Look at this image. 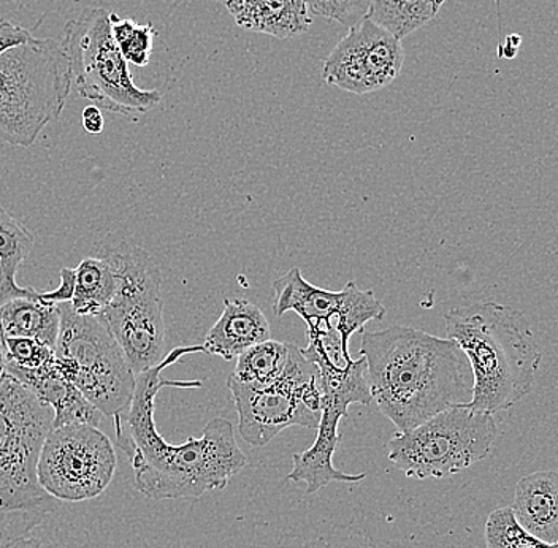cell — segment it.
Here are the masks:
<instances>
[{"instance_id": "obj_1", "label": "cell", "mask_w": 558, "mask_h": 548, "mask_svg": "<svg viewBox=\"0 0 558 548\" xmlns=\"http://www.w3.org/2000/svg\"><path fill=\"white\" fill-rule=\"evenodd\" d=\"M197 352L204 348H174L155 368L140 373L129 410L113 418L117 446L132 464L135 488L155 501L198 499L208 491L225 490L247 463L236 445L235 428L226 418H213L201 438H190L183 445H170L157 431L155 411L160 390L202 387L201 380L163 379V369Z\"/></svg>"}, {"instance_id": "obj_2", "label": "cell", "mask_w": 558, "mask_h": 548, "mask_svg": "<svg viewBox=\"0 0 558 548\" xmlns=\"http://www.w3.org/2000/svg\"><path fill=\"white\" fill-rule=\"evenodd\" d=\"M361 355L372 400L399 431L470 403L469 361L449 338L404 326L362 331Z\"/></svg>"}, {"instance_id": "obj_3", "label": "cell", "mask_w": 558, "mask_h": 548, "mask_svg": "<svg viewBox=\"0 0 558 548\" xmlns=\"http://www.w3.org/2000/svg\"><path fill=\"white\" fill-rule=\"evenodd\" d=\"M445 324L449 340L469 361L470 407L497 414L530 393L543 352L522 313L497 302H476L448 310Z\"/></svg>"}, {"instance_id": "obj_4", "label": "cell", "mask_w": 558, "mask_h": 548, "mask_svg": "<svg viewBox=\"0 0 558 548\" xmlns=\"http://www.w3.org/2000/svg\"><path fill=\"white\" fill-rule=\"evenodd\" d=\"M54 414L12 376L0 382V540L26 536L58 509L37 462Z\"/></svg>"}, {"instance_id": "obj_5", "label": "cell", "mask_w": 558, "mask_h": 548, "mask_svg": "<svg viewBox=\"0 0 558 548\" xmlns=\"http://www.w3.org/2000/svg\"><path fill=\"white\" fill-rule=\"evenodd\" d=\"M72 90L61 41L31 38L0 54V143L29 148L58 120Z\"/></svg>"}, {"instance_id": "obj_6", "label": "cell", "mask_w": 558, "mask_h": 548, "mask_svg": "<svg viewBox=\"0 0 558 548\" xmlns=\"http://www.w3.org/2000/svg\"><path fill=\"white\" fill-rule=\"evenodd\" d=\"M97 254L108 258L118 278L117 293L99 319L110 328L135 376L166 357V320L156 258L128 241L107 243Z\"/></svg>"}, {"instance_id": "obj_7", "label": "cell", "mask_w": 558, "mask_h": 548, "mask_svg": "<svg viewBox=\"0 0 558 548\" xmlns=\"http://www.w3.org/2000/svg\"><path fill=\"white\" fill-rule=\"evenodd\" d=\"M68 56L72 87L100 110L138 118L162 100V93L142 89L132 78L105 9H86L65 24L61 40Z\"/></svg>"}, {"instance_id": "obj_8", "label": "cell", "mask_w": 558, "mask_h": 548, "mask_svg": "<svg viewBox=\"0 0 558 548\" xmlns=\"http://www.w3.org/2000/svg\"><path fill=\"white\" fill-rule=\"evenodd\" d=\"M497 436L494 414L456 404L416 428L397 433L387 445V456L413 479H446L486 460Z\"/></svg>"}, {"instance_id": "obj_9", "label": "cell", "mask_w": 558, "mask_h": 548, "mask_svg": "<svg viewBox=\"0 0 558 548\" xmlns=\"http://www.w3.org/2000/svg\"><path fill=\"white\" fill-rule=\"evenodd\" d=\"M58 309L54 354L62 375L104 415L124 414L137 376L110 328L99 317L75 313L70 303H61Z\"/></svg>"}, {"instance_id": "obj_10", "label": "cell", "mask_w": 558, "mask_h": 548, "mask_svg": "<svg viewBox=\"0 0 558 548\" xmlns=\"http://www.w3.org/2000/svg\"><path fill=\"white\" fill-rule=\"evenodd\" d=\"M274 310L278 317L295 313L308 327L310 343L326 355L335 366H347L349 340L362 333L368 322H379L386 308L373 291H362L354 281L341 291H326L303 278L299 268H292L274 282Z\"/></svg>"}, {"instance_id": "obj_11", "label": "cell", "mask_w": 558, "mask_h": 548, "mask_svg": "<svg viewBox=\"0 0 558 548\" xmlns=\"http://www.w3.org/2000/svg\"><path fill=\"white\" fill-rule=\"evenodd\" d=\"M235 401L239 433L246 445L264 447L291 427L316 429L320 422L319 368L291 345L284 372L268 386L227 379Z\"/></svg>"}, {"instance_id": "obj_12", "label": "cell", "mask_w": 558, "mask_h": 548, "mask_svg": "<svg viewBox=\"0 0 558 548\" xmlns=\"http://www.w3.org/2000/svg\"><path fill=\"white\" fill-rule=\"evenodd\" d=\"M310 362L319 368L320 422L314 445L305 452L292 455V467L288 480L306 485V495H314L333 482L357 484L366 474H347L333 466L335 450L340 445L338 431L341 418L348 417L351 404L369 406L373 403L365 379L364 355L340 368L317 352H303Z\"/></svg>"}, {"instance_id": "obj_13", "label": "cell", "mask_w": 558, "mask_h": 548, "mask_svg": "<svg viewBox=\"0 0 558 548\" xmlns=\"http://www.w3.org/2000/svg\"><path fill=\"white\" fill-rule=\"evenodd\" d=\"M110 438L89 425L51 428L37 462L38 484L58 501L82 502L100 497L117 473Z\"/></svg>"}, {"instance_id": "obj_14", "label": "cell", "mask_w": 558, "mask_h": 548, "mask_svg": "<svg viewBox=\"0 0 558 548\" xmlns=\"http://www.w3.org/2000/svg\"><path fill=\"white\" fill-rule=\"evenodd\" d=\"M404 62L401 40L365 17L338 41L324 62L327 85L364 96L376 93L397 80Z\"/></svg>"}, {"instance_id": "obj_15", "label": "cell", "mask_w": 558, "mask_h": 548, "mask_svg": "<svg viewBox=\"0 0 558 548\" xmlns=\"http://www.w3.org/2000/svg\"><path fill=\"white\" fill-rule=\"evenodd\" d=\"M3 372L27 387L45 406L50 407L54 414L52 428L72 424L97 428L102 422V412L96 410L62 375L58 362L38 369L3 368Z\"/></svg>"}, {"instance_id": "obj_16", "label": "cell", "mask_w": 558, "mask_h": 548, "mask_svg": "<svg viewBox=\"0 0 558 548\" xmlns=\"http://www.w3.org/2000/svg\"><path fill=\"white\" fill-rule=\"evenodd\" d=\"M270 338V324L259 306L244 299H227L221 317L209 328L202 348L204 354L230 362Z\"/></svg>"}, {"instance_id": "obj_17", "label": "cell", "mask_w": 558, "mask_h": 548, "mask_svg": "<svg viewBox=\"0 0 558 548\" xmlns=\"http://www.w3.org/2000/svg\"><path fill=\"white\" fill-rule=\"evenodd\" d=\"M515 520L525 532L546 544H558V474L536 471L515 485Z\"/></svg>"}, {"instance_id": "obj_18", "label": "cell", "mask_w": 558, "mask_h": 548, "mask_svg": "<svg viewBox=\"0 0 558 548\" xmlns=\"http://www.w3.org/2000/svg\"><path fill=\"white\" fill-rule=\"evenodd\" d=\"M240 27L277 38L308 33L312 13L306 0H219Z\"/></svg>"}, {"instance_id": "obj_19", "label": "cell", "mask_w": 558, "mask_h": 548, "mask_svg": "<svg viewBox=\"0 0 558 548\" xmlns=\"http://www.w3.org/2000/svg\"><path fill=\"white\" fill-rule=\"evenodd\" d=\"M58 305L34 295L9 300L0 305V334L3 338H34L54 348L59 333Z\"/></svg>"}, {"instance_id": "obj_20", "label": "cell", "mask_w": 558, "mask_h": 548, "mask_svg": "<svg viewBox=\"0 0 558 548\" xmlns=\"http://www.w3.org/2000/svg\"><path fill=\"white\" fill-rule=\"evenodd\" d=\"M118 278L108 258L96 254L73 268V292L70 306L83 316L99 317L117 293Z\"/></svg>"}, {"instance_id": "obj_21", "label": "cell", "mask_w": 558, "mask_h": 548, "mask_svg": "<svg viewBox=\"0 0 558 548\" xmlns=\"http://www.w3.org/2000/svg\"><path fill=\"white\" fill-rule=\"evenodd\" d=\"M34 236L0 205V305L9 300L34 295L35 289L21 288L17 270L34 249Z\"/></svg>"}, {"instance_id": "obj_22", "label": "cell", "mask_w": 558, "mask_h": 548, "mask_svg": "<svg viewBox=\"0 0 558 548\" xmlns=\"http://www.w3.org/2000/svg\"><path fill=\"white\" fill-rule=\"evenodd\" d=\"M448 0H372L369 20L403 40L434 21Z\"/></svg>"}, {"instance_id": "obj_23", "label": "cell", "mask_w": 558, "mask_h": 548, "mask_svg": "<svg viewBox=\"0 0 558 548\" xmlns=\"http://www.w3.org/2000/svg\"><path fill=\"white\" fill-rule=\"evenodd\" d=\"M291 343L267 340L246 349L236 357L233 380L246 386L262 387L277 380L288 365Z\"/></svg>"}, {"instance_id": "obj_24", "label": "cell", "mask_w": 558, "mask_h": 548, "mask_svg": "<svg viewBox=\"0 0 558 548\" xmlns=\"http://www.w3.org/2000/svg\"><path fill=\"white\" fill-rule=\"evenodd\" d=\"M110 27L114 41L129 64L146 68L155 47L156 29L151 23L138 24L131 17L110 13Z\"/></svg>"}, {"instance_id": "obj_25", "label": "cell", "mask_w": 558, "mask_h": 548, "mask_svg": "<svg viewBox=\"0 0 558 548\" xmlns=\"http://www.w3.org/2000/svg\"><path fill=\"white\" fill-rule=\"evenodd\" d=\"M487 548H558V544H546L519 525L511 508L490 512L484 529Z\"/></svg>"}, {"instance_id": "obj_26", "label": "cell", "mask_w": 558, "mask_h": 548, "mask_svg": "<svg viewBox=\"0 0 558 548\" xmlns=\"http://www.w3.org/2000/svg\"><path fill=\"white\" fill-rule=\"evenodd\" d=\"M3 368L38 369L56 361L54 348L34 338H3Z\"/></svg>"}, {"instance_id": "obj_27", "label": "cell", "mask_w": 558, "mask_h": 548, "mask_svg": "<svg viewBox=\"0 0 558 548\" xmlns=\"http://www.w3.org/2000/svg\"><path fill=\"white\" fill-rule=\"evenodd\" d=\"M372 0H306L308 12L337 21L348 27L357 26L368 16Z\"/></svg>"}, {"instance_id": "obj_28", "label": "cell", "mask_w": 558, "mask_h": 548, "mask_svg": "<svg viewBox=\"0 0 558 548\" xmlns=\"http://www.w3.org/2000/svg\"><path fill=\"white\" fill-rule=\"evenodd\" d=\"M34 35L29 31L24 29L20 24L13 23V21L0 17V54L9 48L15 47V45L24 44V41L31 40Z\"/></svg>"}, {"instance_id": "obj_29", "label": "cell", "mask_w": 558, "mask_h": 548, "mask_svg": "<svg viewBox=\"0 0 558 548\" xmlns=\"http://www.w3.org/2000/svg\"><path fill=\"white\" fill-rule=\"evenodd\" d=\"M83 131L89 135H100L104 132L105 120L102 110L96 105H89L82 113Z\"/></svg>"}, {"instance_id": "obj_30", "label": "cell", "mask_w": 558, "mask_h": 548, "mask_svg": "<svg viewBox=\"0 0 558 548\" xmlns=\"http://www.w3.org/2000/svg\"><path fill=\"white\" fill-rule=\"evenodd\" d=\"M0 548H41V540L27 536L12 537L0 540Z\"/></svg>"}, {"instance_id": "obj_31", "label": "cell", "mask_w": 558, "mask_h": 548, "mask_svg": "<svg viewBox=\"0 0 558 548\" xmlns=\"http://www.w3.org/2000/svg\"><path fill=\"white\" fill-rule=\"evenodd\" d=\"M0 365H3V345H2V334H0Z\"/></svg>"}, {"instance_id": "obj_32", "label": "cell", "mask_w": 558, "mask_h": 548, "mask_svg": "<svg viewBox=\"0 0 558 548\" xmlns=\"http://www.w3.org/2000/svg\"><path fill=\"white\" fill-rule=\"evenodd\" d=\"M3 376H5V372H3V365H0V382H2Z\"/></svg>"}, {"instance_id": "obj_33", "label": "cell", "mask_w": 558, "mask_h": 548, "mask_svg": "<svg viewBox=\"0 0 558 548\" xmlns=\"http://www.w3.org/2000/svg\"><path fill=\"white\" fill-rule=\"evenodd\" d=\"M501 0H497V5L500 7Z\"/></svg>"}]
</instances>
